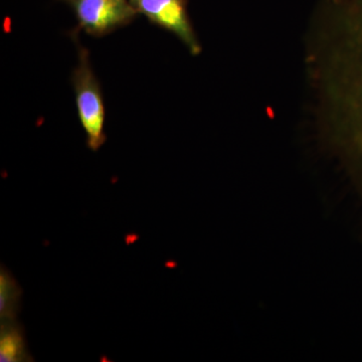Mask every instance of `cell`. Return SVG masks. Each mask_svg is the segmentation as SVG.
Instances as JSON below:
<instances>
[{
	"instance_id": "cell-4",
	"label": "cell",
	"mask_w": 362,
	"mask_h": 362,
	"mask_svg": "<svg viewBox=\"0 0 362 362\" xmlns=\"http://www.w3.org/2000/svg\"><path fill=\"white\" fill-rule=\"evenodd\" d=\"M135 6L152 23L175 35L190 54H201V44L190 23L185 0H137Z\"/></svg>"
},
{
	"instance_id": "cell-3",
	"label": "cell",
	"mask_w": 362,
	"mask_h": 362,
	"mask_svg": "<svg viewBox=\"0 0 362 362\" xmlns=\"http://www.w3.org/2000/svg\"><path fill=\"white\" fill-rule=\"evenodd\" d=\"M75 11L76 32L101 37L129 25L138 13L132 0H64Z\"/></svg>"
},
{
	"instance_id": "cell-2",
	"label": "cell",
	"mask_w": 362,
	"mask_h": 362,
	"mask_svg": "<svg viewBox=\"0 0 362 362\" xmlns=\"http://www.w3.org/2000/svg\"><path fill=\"white\" fill-rule=\"evenodd\" d=\"M78 63L71 76L78 119L87 137L88 147L98 151L105 141V105L101 86L90 63L89 52L78 45Z\"/></svg>"
},
{
	"instance_id": "cell-5",
	"label": "cell",
	"mask_w": 362,
	"mask_h": 362,
	"mask_svg": "<svg viewBox=\"0 0 362 362\" xmlns=\"http://www.w3.org/2000/svg\"><path fill=\"white\" fill-rule=\"evenodd\" d=\"M30 358L23 328L16 321L2 322L0 330V361H32Z\"/></svg>"
},
{
	"instance_id": "cell-6",
	"label": "cell",
	"mask_w": 362,
	"mask_h": 362,
	"mask_svg": "<svg viewBox=\"0 0 362 362\" xmlns=\"http://www.w3.org/2000/svg\"><path fill=\"white\" fill-rule=\"evenodd\" d=\"M23 290L11 274L1 267L0 271V320L2 322L16 321L20 311Z\"/></svg>"
},
{
	"instance_id": "cell-7",
	"label": "cell",
	"mask_w": 362,
	"mask_h": 362,
	"mask_svg": "<svg viewBox=\"0 0 362 362\" xmlns=\"http://www.w3.org/2000/svg\"><path fill=\"white\" fill-rule=\"evenodd\" d=\"M132 1H133V4H135V2L137 1V0H132Z\"/></svg>"
},
{
	"instance_id": "cell-1",
	"label": "cell",
	"mask_w": 362,
	"mask_h": 362,
	"mask_svg": "<svg viewBox=\"0 0 362 362\" xmlns=\"http://www.w3.org/2000/svg\"><path fill=\"white\" fill-rule=\"evenodd\" d=\"M306 45L312 114L362 194V0H326Z\"/></svg>"
}]
</instances>
